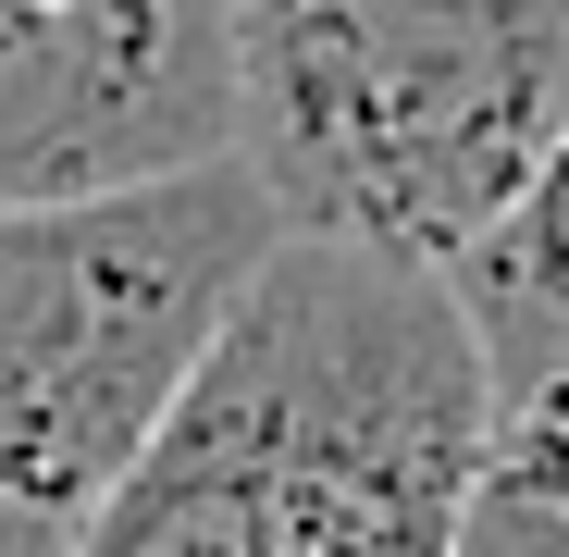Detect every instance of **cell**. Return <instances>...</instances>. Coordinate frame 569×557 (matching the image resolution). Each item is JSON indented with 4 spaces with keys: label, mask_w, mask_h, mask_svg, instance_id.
<instances>
[{
    "label": "cell",
    "mask_w": 569,
    "mask_h": 557,
    "mask_svg": "<svg viewBox=\"0 0 569 557\" xmlns=\"http://www.w3.org/2000/svg\"><path fill=\"white\" fill-rule=\"evenodd\" d=\"M496 385L446 272L284 236L74 557H458Z\"/></svg>",
    "instance_id": "cell-1"
},
{
    "label": "cell",
    "mask_w": 569,
    "mask_h": 557,
    "mask_svg": "<svg viewBox=\"0 0 569 557\" xmlns=\"http://www.w3.org/2000/svg\"><path fill=\"white\" fill-rule=\"evenodd\" d=\"M223 74L284 236L446 272L569 125V0H223Z\"/></svg>",
    "instance_id": "cell-2"
},
{
    "label": "cell",
    "mask_w": 569,
    "mask_h": 557,
    "mask_svg": "<svg viewBox=\"0 0 569 557\" xmlns=\"http://www.w3.org/2000/svg\"><path fill=\"white\" fill-rule=\"evenodd\" d=\"M272 248L284 211L236 149L0 211V557L87 545Z\"/></svg>",
    "instance_id": "cell-3"
},
{
    "label": "cell",
    "mask_w": 569,
    "mask_h": 557,
    "mask_svg": "<svg viewBox=\"0 0 569 557\" xmlns=\"http://www.w3.org/2000/svg\"><path fill=\"white\" fill-rule=\"evenodd\" d=\"M236 149L223 0H0V211Z\"/></svg>",
    "instance_id": "cell-4"
},
{
    "label": "cell",
    "mask_w": 569,
    "mask_h": 557,
    "mask_svg": "<svg viewBox=\"0 0 569 557\" xmlns=\"http://www.w3.org/2000/svg\"><path fill=\"white\" fill-rule=\"evenodd\" d=\"M446 298H458L470 347H483L496 434L569 421V125H557L545 161L520 173V199L446 260Z\"/></svg>",
    "instance_id": "cell-5"
},
{
    "label": "cell",
    "mask_w": 569,
    "mask_h": 557,
    "mask_svg": "<svg viewBox=\"0 0 569 557\" xmlns=\"http://www.w3.org/2000/svg\"><path fill=\"white\" fill-rule=\"evenodd\" d=\"M458 557H569V421L496 434L458 508Z\"/></svg>",
    "instance_id": "cell-6"
}]
</instances>
